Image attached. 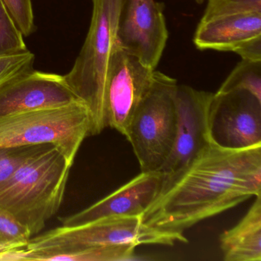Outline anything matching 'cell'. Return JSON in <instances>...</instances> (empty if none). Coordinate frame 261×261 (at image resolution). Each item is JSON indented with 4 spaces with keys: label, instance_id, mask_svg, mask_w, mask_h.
Here are the masks:
<instances>
[{
    "label": "cell",
    "instance_id": "1",
    "mask_svg": "<svg viewBox=\"0 0 261 261\" xmlns=\"http://www.w3.org/2000/svg\"><path fill=\"white\" fill-rule=\"evenodd\" d=\"M259 194L261 146L232 150L211 143L162 186L142 221L183 233Z\"/></svg>",
    "mask_w": 261,
    "mask_h": 261
},
{
    "label": "cell",
    "instance_id": "2",
    "mask_svg": "<svg viewBox=\"0 0 261 261\" xmlns=\"http://www.w3.org/2000/svg\"><path fill=\"white\" fill-rule=\"evenodd\" d=\"M72 165L58 146L50 145L0 185V207L27 226L32 236L36 234L59 211Z\"/></svg>",
    "mask_w": 261,
    "mask_h": 261
},
{
    "label": "cell",
    "instance_id": "3",
    "mask_svg": "<svg viewBox=\"0 0 261 261\" xmlns=\"http://www.w3.org/2000/svg\"><path fill=\"white\" fill-rule=\"evenodd\" d=\"M92 16L86 39L74 65L64 75L68 86L86 105L90 114L89 136L107 127L105 94L107 70L117 43L123 0H91Z\"/></svg>",
    "mask_w": 261,
    "mask_h": 261
},
{
    "label": "cell",
    "instance_id": "4",
    "mask_svg": "<svg viewBox=\"0 0 261 261\" xmlns=\"http://www.w3.org/2000/svg\"><path fill=\"white\" fill-rule=\"evenodd\" d=\"M176 79L155 70L149 91L136 110L126 138L141 172H160L169 157L177 128Z\"/></svg>",
    "mask_w": 261,
    "mask_h": 261
},
{
    "label": "cell",
    "instance_id": "5",
    "mask_svg": "<svg viewBox=\"0 0 261 261\" xmlns=\"http://www.w3.org/2000/svg\"><path fill=\"white\" fill-rule=\"evenodd\" d=\"M177 242H188L182 232L147 225L142 221V215H118L74 227H57L31 238L27 248L34 251L55 253L117 245L172 246Z\"/></svg>",
    "mask_w": 261,
    "mask_h": 261
},
{
    "label": "cell",
    "instance_id": "6",
    "mask_svg": "<svg viewBox=\"0 0 261 261\" xmlns=\"http://www.w3.org/2000/svg\"><path fill=\"white\" fill-rule=\"evenodd\" d=\"M90 125L89 111L82 101L0 117V148L49 143L74 163Z\"/></svg>",
    "mask_w": 261,
    "mask_h": 261
},
{
    "label": "cell",
    "instance_id": "7",
    "mask_svg": "<svg viewBox=\"0 0 261 261\" xmlns=\"http://www.w3.org/2000/svg\"><path fill=\"white\" fill-rule=\"evenodd\" d=\"M154 72L155 70L115 44L105 82L107 127L115 129L126 137L131 119L152 85Z\"/></svg>",
    "mask_w": 261,
    "mask_h": 261
},
{
    "label": "cell",
    "instance_id": "8",
    "mask_svg": "<svg viewBox=\"0 0 261 261\" xmlns=\"http://www.w3.org/2000/svg\"><path fill=\"white\" fill-rule=\"evenodd\" d=\"M211 141L240 150L261 146V100L245 90L214 93L208 116Z\"/></svg>",
    "mask_w": 261,
    "mask_h": 261
},
{
    "label": "cell",
    "instance_id": "9",
    "mask_svg": "<svg viewBox=\"0 0 261 261\" xmlns=\"http://www.w3.org/2000/svg\"><path fill=\"white\" fill-rule=\"evenodd\" d=\"M164 9L156 0H123L119 16L117 45L152 70L169 39Z\"/></svg>",
    "mask_w": 261,
    "mask_h": 261
},
{
    "label": "cell",
    "instance_id": "10",
    "mask_svg": "<svg viewBox=\"0 0 261 261\" xmlns=\"http://www.w3.org/2000/svg\"><path fill=\"white\" fill-rule=\"evenodd\" d=\"M214 93L178 85L177 128L172 151L160 172L163 186L186 167L211 143L208 116Z\"/></svg>",
    "mask_w": 261,
    "mask_h": 261
},
{
    "label": "cell",
    "instance_id": "11",
    "mask_svg": "<svg viewBox=\"0 0 261 261\" xmlns=\"http://www.w3.org/2000/svg\"><path fill=\"white\" fill-rule=\"evenodd\" d=\"M80 101L64 75L33 68L0 85V117Z\"/></svg>",
    "mask_w": 261,
    "mask_h": 261
},
{
    "label": "cell",
    "instance_id": "12",
    "mask_svg": "<svg viewBox=\"0 0 261 261\" xmlns=\"http://www.w3.org/2000/svg\"><path fill=\"white\" fill-rule=\"evenodd\" d=\"M162 184L161 172H141L95 204L62 219V226L74 227L107 217L142 215L158 196Z\"/></svg>",
    "mask_w": 261,
    "mask_h": 261
},
{
    "label": "cell",
    "instance_id": "13",
    "mask_svg": "<svg viewBox=\"0 0 261 261\" xmlns=\"http://www.w3.org/2000/svg\"><path fill=\"white\" fill-rule=\"evenodd\" d=\"M261 36V13L225 15L201 20L193 42L200 50L234 51L241 44Z\"/></svg>",
    "mask_w": 261,
    "mask_h": 261
},
{
    "label": "cell",
    "instance_id": "14",
    "mask_svg": "<svg viewBox=\"0 0 261 261\" xmlns=\"http://www.w3.org/2000/svg\"><path fill=\"white\" fill-rule=\"evenodd\" d=\"M244 218L220 237L225 261H261V194Z\"/></svg>",
    "mask_w": 261,
    "mask_h": 261
},
{
    "label": "cell",
    "instance_id": "15",
    "mask_svg": "<svg viewBox=\"0 0 261 261\" xmlns=\"http://www.w3.org/2000/svg\"><path fill=\"white\" fill-rule=\"evenodd\" d=\"M134 245H117L110 247H90L71 251H34L36 261H119L132 259L136 249Z\"/></svg>",
    "mask_w": 261,
    "mask_h": 261
},
{
    "label": "cell",
    "instance_id": "16",
    "mask_svg": "<svg viewBox=\"0 0 261 261\" xmlns=\"http://www.w3.org/2000/svg\"><path fill=\"white\" fill-rule=\"evenodd\" d=\"M233 90H245L261 100V61L241 59L218 91Z\"/></svg>",
    "mask_w": 261,
    "mask_h": 261
},
{
    "label": "cell",
    "instance_id": "17",
    "mask_svg": "<svg viewBox=\"0 0 261 261\" xmlns=\"http://www.w3.org/2000/svg\"><path fill=\"white\" fill-rule=\"evenodd\" d=\"M24 37L4 0H0V57L29 50Z\"/></svg>",
    "mask_w": 261,
    "mask_h": 261
},
{
    "label": "cell",
    "instance_id": "18",
    "mask_svg": "<svg viewBox=\"0 0 261 261\" xmlns=\"http://www.w3.org/2000/svg\"><path fill=\"white\" fill-rule=\"evenodd\" d=\"M31 237L27 226L0 207V251L25 248Z\"/></svg>",
    "mask_w": 261,
    "mask_h": 261
},
{
    "label": "cell",
    "instance_id": "19",
    "mask_svg": "<svg viewBox=\"0 0 261 261\" xmlns=\"http://www.w3.org/2000/svg\"><path fill=\"white\" fill-rule=\"evenodd\" d=\"M50 145L47 143L0 148V185L7 181L27 160Z\"/></svg>",
    "mask_w": 261,
    "mask_h": 261
},
{
    "label": "cell",
    "instance_id": "20",
    "mask_svg": "<svg viewBox=\"0 0 261 261\" xmlns=\"http://www.w3.org/2000/svg\"><path fill=\"white\" fill-rule=\"evenodd\" d=\"M244 13H261V0H207L201 20Z\"/></svg>",
    "mask_w": 261,
    "mask_h": 261
},
{
    "label": "cell",
    "instance_id": "21",
    "mask_svg": "<svg viewBox=\"0 0 261 261\" xmlns=\"http://www.w3.org/2000/svg\"><path fill=\"white\" fill-rule=\"evenodd\" d=\"M35 55L30 50L0 57V85L20 73L33 69Z\"/></svg>",
    "mask_w": 261,
    "mask_h": 261
},
{
    "label": "cell",
    "instance_id": "22",
    "mask_svg": "<svg viewBox=\"0 0 261 261\" xmlns=\"http://www.w3.org/2000/svg\"><path fill=\"white\" fill-rule=\"evenodd\" d=\"M15 22L25 37L36 31L32 0H4Z\"/></svg>",
    "mask_w": 261,
    "mask_h": 261
},
{
    "label": "cell",
    "instance_id": "23",
    "mask_svg": "<svg viewBox=\"0 0 261 261\" xmlns=\"http://www.w3.org/2000/svg\"><path fill=\"white\" fill-rule=\"evenodd\" d=\"M233 53L241 56V59L261 61V36L241 44Z\"/></svg>",
    "mask_w": 261,
    "mask_h": 261
},
{
    "label": "cell",
    "instance_id": "24",
    "mask_svg": "<svg viewBox=\"0 0 261 261\" xmlns=\"http://www.w3.org/2000/svg\"><path fill=\"white\" fill-rule=\"evenodd\" d=\"M33 250L21 248L0 251V261L33 260Z\"/></svg>",
    "mask_w": 261,
    "mask_h": 261
},
{
    "label": "cell",
    "instance_id": "25",
    "mask_svg": "<svg viewBox=\"0 0 261 261\" xmlns=\"http://www.w3.org/2000/svg\"><path fill=\"white\" fill-rule=\"evenodd\" d=\"M196 1H198V2H199V3H202L203 1H204V0H196Z\"/></svg>",
    "mask_w": 261,
    "mask_h": 261
}]
</instances>
